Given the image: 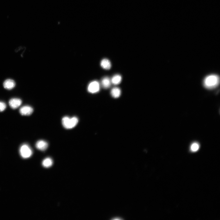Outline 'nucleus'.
I'll use <instances>...</instances> for the list:
<instances>
[{
	"label": "nucleus",
	"mask_w": 220,
	"mask_h": 220,
	"mask_svg": "<svg viewBox=\"0 0 220 220\" xmlns=\"http://www.w3.org/2000/svg\"><path fill=\"white\" fill-rule=\"evenodd\" d=\"M219 83V78L216 75L212 74L206 77L204 79V86L208 89H213L216 88Z\"/></svg>",
	"instance_id": "f257e3e1"
},
{
	"label": "nucleus",
	"mask_w": 220,
	"mask_h": 220,
	"mask_svg": "<svg viewBox=\"0 0 220 220\" xmlns=\"http://www.w3.org/2000/svg\"><path fill=\"white\" fill-rule=\"evenodd\" d=\"M78 118L74 117L71 118L67 116L64 117L62 120V123L64 127L66 129H71L75 127L78 123Z\"/></svg>",
	"instance_id": "f03ea898"
},
{
	"label": "nucleus",
	"mask_w": 220,
	"mask_h": 220,
	"mask_svg": "<svg viewBox=\"0 0 220 220\" xmlns=\"http://www.w3.org/2000/svg\"><path fill=\"white\" fill-rule=\"evenodd\" d=\"M19 151L21 156L24 159L28 158L33 155L32 149L26 144H24L21 146Z\"/></svg>",
	"instance_id": "7ed1b4c3"
},
{
	"label": "nucleus",
	"mask_w": 220,
	"mask_h": 220,
	"mask_svg": "<svg viewBox=\"0 0 220 220\" xmlns=\"http://www.w3.org/2000/svg\"><path fill=\"white\" fill-rule=\"evenodd\" d=\"M100 84L99 82L96 81L91 82L88 85V88L89 92L91 93H96L100 91Z\"/></svg>",
	"instance_id": "20e7f679"
},
{
	"label": "nucleus",
	"mask_w": 220,
	"mask_h": 220,
	"mask_svg": "<svg viewBox=\"0 0 220 220\" xmlns=\"http://www.w3.org/2000/svg\"><path fill=\"white\" fill-rule=\"evenodd\" d=\"M33 109L31 107L26 106L22 107L20 109V113L23 116H29L33 113Z\"/></svg>",
	"instance_id": "39448f33"
},
{
	"label": "nucleus",
	"mask_w": 220,
	"mask_h": 220,
	"mask_svg": "<svg viewBox=\"0 0 220 220\" xmlns=\"http://www.w3.org/2000/svg\"><path fill=\"white\" fill-rule=\"evenodd\" d=\"M22 100L18 98H14L11 99L9 101V105L10 107L13 109L19 107L22 104Z\"/></svg>",
	"instance_id": "423d86ee"
},
{
	"label": "nucleus",
	"mask_w": 220,
	"mask_h": 220,
	"mask_svg": "<svg viewBox=\"0 0 220 220\" xmlns=\"http://www.w3.org/2000/svg\"><path fill=\"white\" fill-rule=\"evenodd\" d=\"M48 146V143L43 140L38 141L36 144V148L42 151H44L46 150Z\"/></svg>",
	"instance_id": "0eeeda50"
},
{
	"label": "nucleus",
	"mask_w": 220,
	"mask_h": 220,
	"mask_svg": "<svg viewBox=\"0 0 220 220\" xmlns=\"http://www.w3.org/2000/svg\"><path fill=\"white\" fill-rule=\"evenodd\" d=\"M15 86V83L13 79H6L3 83L4 88L7 90H10L13 89Z\"/></svg>",
	"instance_id": "6e6552de"
},
{
	"label": "nucleus",
	"mask_w": 220,
	"mask_h": 220,
	"mask_svg": "<svg viewBox=\"0 0 220 220\" xmlns=\"http://www.w3.org/2000/svg\"><path fill=\"white\" fill-rule=\"evenodd\" d=\"M111 80L108 77H106L103 78L101 81L102 86L104 88L107 89L111 86Z\"/></svg>",
	"instance_id": "1a4fd4ad"
},
{
	"label": "nucleus",
	"mask_w": 220,
	"mask_h": 220,
	"mask_svg": "<svg viewBox=\"0 0 220 220\" xmlns=\"http://www.w3.org/2000/svg\"><path fill=\"white\" fill-rule=\"evenodd\" d=\"M101 66L103 69L107 70L111 69V62L107 59H104L101 61Z\"/></svg>",
	"instance_id": "9d476101"
},
{
	"label": "nucleus",
	"mask_w": 220,
	"mask_h": 220,
	"mask_svg": "<svg viewBox=\"0 0 220 220\" xmlns=\"http://www.w3.org/2000/svg\"><path fill=\"white\" fill-rule=\"evenodd\" d=\"M53 163V161L52 159L50 157H47L43 161L42 164L44 167L45 168H49L52 166Z\"/></svg>",
	"instance_id": "9b49d317"
},
{
	"label": "nucleus",
	"mask_w": 220,
	"mask_h": 220,
	"mask_svg": "<svg viewBox=\"0 0 220 220\" xmlns=\"http://www.w3.org/2000/svg\"><path fill=\"white\" fill-rule=\"evenodd\" d=\"M121 90L120 88L115 87L113 88L111 91L112 96L115 98L119 97L121 95Z\"/></svg>",
	"instance_id": "f8f14e48"
},
{
	"label": "nucleus",
	"mask_w": 220,
	"mask_h": 220,
	"mask_svg": "<svg viewBox=\"0 0 220 220\" xmlns=\"http://www.w3.org/2000/svg\"><path fill=\"white\" fill-rule=\"evenodd\" d=\"M122 80V77L119 75H116L114 76L111 80V83L114 85L120 84Z\"/></svg>",
	"instance_id": "ddd939ff"
},
{
	"label": "nucleus",
	"mask_w": 220,
	"mask_h": 220,
	"mask_svg": "<svg viewBox=\"0 0 220 220\" xmlns=\"http://www.w3.org/2000/svg\"><path fill=\"white\" fill-rule=\"evenodd\" d=\"M200 145L199 144L196 142L193 143L191 146V150L193 152L197 151L199 149Z\"/></svg>",
	"instance_id": "4468645a"
},
{
	"label": "nucleus",
	"mask_w": 220,
	"mask_h": 220,
	"mask_svg": "<svg viewBox=\"0 0 220 220\" xmlns=\"http://www.w3.org/2000/svg\"><path fill=\"white\" fill-rule=\"evenodd\" d=\"M6 108V104L3 102L0 101V112L3 111Z\"/></svg>",
	"instance_id": "2eb2a0df"
}]
</instances>
